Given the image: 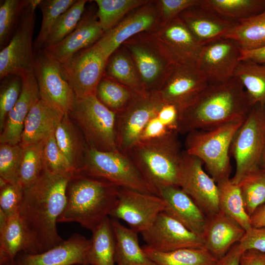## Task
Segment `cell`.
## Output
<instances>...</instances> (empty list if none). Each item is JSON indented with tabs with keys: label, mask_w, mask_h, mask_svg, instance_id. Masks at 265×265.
<instances>
[{
	"label": "cell",
	"mask_w": 265,
	"mask_h": 265,
	"mask_svg": "<svg viewBox=\"0 0 265 265\" xmlns=\"http://www.w3.org/2000/svg\"><path fill=\"white\" fill-rule=\"evenodd\" d=\"M249 216L265 203V172L258 168L245 176L238 184Z\"/></svg>",
	"instance_id": "60d3db41"
},
{
	"label": "cell",
	"mask_w": 265,
	"mask_h": 265,
	"mask_svg": "<svg viewBox=\"0 0 265 265\" xmlns=\"http://www.w3.org/2000/svg\"><path fill=\"white\" fill-rule=\"evenodd\" d=\"M120 187L109 182L75 174L66 189V202L58 222H77L94 231L115 207Z\"/></svg>",
	"instance_id": "3957f363"
},
{
	"label": "cell",
	"mask_w": 265,
	"mask_h": 265,
	"mask_svg": "<svg viewBox=\"0 0 265 265\" xmlns=\"http://www.w3.org/2000/svg\"><path fill=\"white\" fill-rule=\"evenodd\" d=\"M240 56L238 43L223 38L203 46L196 65L209 84L223 82L234 78Z\"/></svg>",
	"instance_id": "d6986e66"
},
{
	"label": "cell",
	"mask_w": 265,
	"mask_h": 265,
	"mask_svg": "<svg viewBox=\"0 0 265 265\" xmlns=\"http://www.w3.org/2000/svg\"><path fill=\"white\" fill-rule=\"evenodd\" d=\"M240 265H265V253L254 250L243 252Z\"/></svg>",
	"instance_id": "11a10c76"
},
{
	"label": "cell",
	"mask_w": 265,
	"mask_h": 265,
	"mask_svg": "<svg viewBox=\"0 0 265 265\" xmlns=\"http://www.w3.org/2000/svg\"><path fill=\"white\" fill-rule=\"evenodd\" d=\"M243 252L239 243H237L218 261L217 265H240V258Z\"/></svg>",
	"instance_id": "db71d44e"
},
{
	"label": "cell",
	"mask_w": 265,
	"mask_h": 265,
	"mask_svg": "<svg viewBox=\"0 0 265 265\" xmlns=\"http://www.w3.org/2000/svg\"><path fill=\"white\" fill-rule=\"evenodd\" d=\"M68 114L81 132L88 147L104 152L118 150L115 135L116 114L95 95L76 98Z\"/></svg>",
	"instance_id": "52a82bcc"
},
{
	"label": "cell",
	"mask_w": 265,
	"mask_h": 265,
	"mask_svg": "<svg viewBox=\"0 0 265 265\" xmlns=\"http://www.w3.org/2000/svg\"><path fill=\"white\" fill-rule=\"evenodd\" d=\"M33 74L40 99L64 114H69L76 98L61 64L43 50L34 51Z\"/></svg>",
	"instance_id": "8fae6325"
},
{
	"label": "cell",
	"mask_w": 265,
	"mask_h": 265,
	"mask_svg": "<svg viewBox=\"0 0 265 265\" xmlns=\"http://www.w3.org/2000/svg\"><path fill=\"white\" fill-rule=\"evenodd\" d=\"M104 33L96 12H84L76 28L68 36L59 43L42 50L61 64L78 52L95 44Z\"/></svg>",
	"instance_id": "7402d4cb"
},
{
	"label": "cell",
	"mask_w": 265,
	"mask_h": 265,
	"mask_svg": "<svg viewBox=\"0 0 265 265\" xmlns=\"http://www.w3.org/2000/svg\"><path fill=\"white\" fill-rule=\"evenodd\" d=\"M200 5L238 22L262 12L265 8V0H201Z\"/></svg>",
	"instance_id": "8d00e7d4"
},
{
	"label": "cell",
	"mask_w": 265,
	"mask_h": 265,
	"mask_svg": "<svg viewBox=\"0 0 265 265\" xmlns=\"http://www.w3.org/2000/svg\"><path fill=\"white\" fill-rule=\"evenodd\" d=\"M224 38L235 41L243 50L265 46V8L258 14L238 22Z\"/></svg>",
	"instance_id": "e575fe53"
},
{
	"label": "cell",
	"mask_w": 265,
	"mask_h": 265,
	"mask_svg": "<svg viewBox=\"0 0 265 265\" xmlns=\"http://www.w3.org/2000/svg\"><path fill=\"white\" fill-rule=\"evenodd\" d=\"M0 189V209L8 216L18 213L24 189L17 183H9Z\"/></svg>",
	"instance_id": "c3c4849f"
},
{
	"label": "cell",
	"mask_w": 265,
	"mask_h": 265,
	"mask_svg": "<svg viewBox=\"0 0 265 265\" xmlns=\"http://www.w3.org/2000/svg\"><path fill=\"white\" fill-rule=\"evenodd\" d=\"M28 0H4L0 3V48L13 37Z\"/></svg>",
	"instance_id": "ee69618b"
},
{
	"label": "cell",
	"mask_w": 265,
	"mask_h": 265,
	"mask_svg": "<svg viewBox=\"0 0 265 265\" xmlns=\"http://www.w3.org/2000/svg\"><path fill=\"white\" fill-rule=\"evenodd\" d=\"M56 142L75 171L81 168L88 146L77 126L68 114H65L54 132Z\"/></svg>",
	"instance_id": "f1b7e54d"
},
{
	"label": "cell",
	"mask_w": 265,
	"mask_h": 265,
	"mask_svg": "<svg viewBox=\"0 0 265 265\" xmlns=\"http://www.w3.org/2000/svg\"><path fill=\"white\" fill-rule=\"evenodd\" d=\"M76 0H41L38 7L42 13L39 34L34 42V51L42 50L48 36L59 17L69 8Z\"/></svg>",
	"instance_id": "7bdbcfd3"
},
{
	"label": "cell",
	"mask_w": 265,
	"mask_h": 265,
	"mask_svg": "<svg viewBox=\"0 0 265 265\" xmlns=\"http://www.w3.org/2000/svg\"><path fill=\"white\" fill-rule=\"evenodd\" d=\"M252 227L265 226V203L259 207L250 216Z\"/></svg>",
	"instance_id": "6f0895ef"
},
{
	"label": "cell",
	"mask_w": 265,
	"mask_h": 265,
	"mask_svg": "<svg viewBox=\"0 0 265 265\" xmlns=\"http://www.w3.org/2000/svg\"><path fill=\"white\" fill-rule=\"evenodd\" d=\"M121 46L130 54L144 90L157 92L175 63L146 32L132 37Z\"/></svg>",
	"instance_id": "30bf717a"
},
{
	"label": "cell",
	"mask_w": 265,
	"mask_h": 265,
	"mask_svg": "<svg viewBox=\"0 0 265 265\" xmlns=\"http://www.w3.org/2000/svg\"><path fill=\"white\" fill-rule=\"evenodd\" d=\"M104 75L123 85L136 94L148 93L143 87L130 54L122 46L108 58Z\"/></svg>",
	"instance_id": "4dcf8cb0"
},
{
	"label": "cell",
	"mask_w": 265,
	"mask_h": 265,
	"mask_svg": "<svg viewBox=\"0 0 265 265\" xmlns=\"http://www.w3.org/2000/svg\"><path fill=\"white\" fill-rule=\"evenodd\" d=\"M142 247L156 265H217L218 261L205 247L160 252L147 245Z\"/></svg>",
	"instance_id": "d6a6232c"
},
{
	"label": "cell",
	"mask_w": 265,
	"mask_h": 265,
	"mask_svg": "<svg viewBox=\"0 0 265 265\" xmlns=\"http://www.w3.org/2000/svg\"><path fill=\"white\" fill-rule=\"evenodd\" d=\"M146 33L174 63L196 64L203 46L179 16Z\"/></svg>",
	"instance_id": "9a60e30c"
},
{
	"label": "cell",
	"mask_w": 265,
	"mask_h": 265,
	"mask_svg": "<svg viewBox=\"0 0 265 265\" xmlns=\"http://www.w3.org/2000/svg\"><path fill=\"white\" fill-rule=\"evenodd\" d=\"M45 140L23 147L17 184L24 189L33 184L44 170L43 151Z\"/></svg>",
	"instance_id": "f35d334b"
},
{
	"label": "cell",
	"mask_w": 265,
	"mask_h": 265,
	"mask_svg": "<svg viewBox=\"0 0 265 265\" xmlns=\"http://www.w3.org/2000/svg\"><path fill=\"white\" fill-rule=\"evenodd\" d=\"M141 234L146 245L158 251L205 247L201 236L190 231L164 212L160 213L153 225Z\"/></svg>",
	"instance_id": "ffe728a7"
},
{
	"label": "cell",
	"mask_w": 265,
	"mask_h": 265,
	"mask_svg": "<svg viewBox=\"0 0 265 265\" xmlns=\"http://www.w3.org/2000/svg\"><path fill=\"white\" fill-rule=\"evenodd\" d=\"M234 77L242 85L252 107H265V63L241 60Z\"/></svg>",
	"instance_id": "1f68e13d"
},
{
	"label": "cell",
	"mask_w": 265,
	"mask_h": 265,
	"mask_svg": "<svg viewBox=\"0 0 265 265\" xmlns=\"http://www.w3.org/2000/svg\"><path fill=\"white\" fill-rule=\"evenodd\" d=\"M21 252L34 254V250L18 212L8 216L6 226L0 231V265H12Z\"/></svg>",
	"instance_id": "83f0119b"
},
{
	"label": "cell",
	"mask_w": 265,
	"mask_h": 265,
	"mask_svg": "<svg viewBox=\"0 0 265 265\" xmlns=\"http://www.w3.org/2000/svg\"><path fill=\"white\" fill-rule=\"evenodd\" d=\"M243 122H230L211 130H194L186 134L185 151L203 162L216 183L230 178L231 143Z\"/></svg>",
	"instance_id": "5b68a950"
},
{
	"label": "cell",
	"mask_w": 265,
	"mask_h": 265,
	"mask_svg": "<svg viewBox=\"0 0 265 265\" xmlns=\"http://www.w3.org/2000/svg\"><path fill=\"white\" fill-rule=\"evenodd\" d=\"M203 164L200 159L183 150L179 187L209 217L219 211L218 190L216 182L204 171Z\"/></svg>",
	"instance_id": "e0dca14e"
},
{
	"label": "cell",
	"mask_w": 265,
	"mask_h": 265,
	"mask_svg": "<svg viewBox=\"0 0 265 265\" xmlns=\"http://www.w3.org/2000/svg\"><path fill=\"white\" fill-rule=\"evenodd\" d=\"M20 96L8 113L0 131V143L20 144L26 118L32 107L40 99L38 86L33 73L21 76Z\"/></svg>",
	"instance_id": "603a6c76"
},
{
	"label": "cell",
	"mask_w": 265,
	"mask_h": 265,
	"mask_svg": "<svg viewBox=\"0 0 265 265\" xmlns=\"http://www.w3.org/2000/svg\"><path fill=\"white\" fill-rule=\"evenodd\" d=\"M165 208V202L159 195L120 188L109 216L125 221L130 228L142 233L153 225Z\"/></svg>",
	"instance_id": "5bb4252c"
},
{
	"label": "cell",
	"mask_w": 265,
	"mask_h": 265,
	"mask_svg": "<svg viewBox=\"0 0 265 265\" xmlns=\"http://www.w3.org/2000/svg\"><path fill=\"white\" fill-rule=\"evenodd\" d=\"M149 0H95L98 9L96 15L105 32L117 25L134 9L146 3Z\"/></svg>",
	"instance_id": "74e56055"
},
{
	"label": "cell",
	"mask_w": 265,
	"mask_h": 265,
	"mask_svg": "<svg viewBox=\"0 0 265 265\" xmlns=\"http://www.w3.org/2000/svg\"><path fill=\"white\" fill-rule=\"evenodd\" d=\"M41 0H28L17 29L8 44L0 52V79L9 75L33 73L32 38L35 9Z\"/></svg>",
	"instance_id": "9c48e42d"
},
{
	"label": "cell",
	"mask_w": 265,
	"mask_h": 265,
	"mask_svg": "<svg viewBox=\"0 0 265 265\" xmlns=\"http://www.w3.org/2000/svg\"><path fill=\"white\" fill-rule=\"evenodd\" d=\"M43 157L45 170L56 174H75L74 168L59 148L54 132L45 140Z\"/></svg>",
	"instance_id": "f6af8a7d"
},
{
	"label": "cell",
	"mask_w": 265,
	"mask_h": 265,
	"mask_svg": "<svg viewBox=\"0 0 265 265\" xmlns=\"http://www.w3.org/2000/svg\"><path fill=\"white\" fill-rule=\"evenodd\" d=\"M107 61L94 44L61 64L65 78L76 98L95 95L98 85L104 75Z\"/></svg>",
	"instance_id": "4fadbf2b"
},
{
	"label": "cell",
	"mask_w": 265,
	"mask_h": 265,
	"mask_svg": "<svg viewBox=\"0 0 265 265\" xmlns=\"http://www.w3.org/2000/svg\"><path fill=\"white\" fill-rule=\"evenodd\" d=\"M245 230L219 210L207 217L202 234L205 247L218 260L243 237Z\"/></svg>",
	"instance_id": "d4e9b609"
},
{
	"label": "cell",
	"mask_w": 265,
	"mask_h": 265,
	"mask_svg": "<svg viewBox=\"0 0 265 265\" xmlns=\"http://www.w3.org/2000/svg\"><path fill=\"white\" fill-rule=\"evenodd\" d=\"M64 115L40 99L26 118L20 144L24 147L45 140L54 132Z\"/></svg>",
	"instance_id": "4316f807"
},
{
	"label": "cell",
	"mask_w": 265,
	"mask_h": 265,
	"mask_svg": "<svg viewBox=\"0 0 265 265\" xmlns=\"http://www.w3.org/2000/svg\"><path fill=\"white\" fill-rule=\"evenodd\" d=\"M77 174L105 181L120 188L159 195L129 156L118 150L104 152L88 147L83 165Z\"/></svg>",
	"instance_id": "8992f818"
},
{
	"label": "cell",
	"mask_w": 265,
	"mask_h": 265,
	"mask_svg": "<svg viewBox=\"0 0 265 265\" xmlns=\"http://www.w3.org/2000/svg\"><path fill=\"white\" fill-rule=\"evenodd\" d=\"M201 0H160L158 3L160 23H165L177 16L184 10L199 4Z\"/></svg>",
	"instance_id": "681fc988"
},
{
	"label": "cell",
	"mask_w": 265,
	"mask_h": 265,
	"mask_svg": "<svg viewBox=\"0 0 265 265\" xmlns=\"http://www.w3.org/2000/svg\"><path fill=\"white\" fill-rule=\"evenodd\" d=\"M180 113V110L176 106L164 103L159 110L157 116L161 123L167 129L178 133Z\"/></svg>",
	"instance_id": "816d5d0a"
},
{
	"label": "cell",
	"mask_w": 265,
	"mask_h": 265,
	"mask_svg": "<svg viewBox=\"0 0 265 265\" xmlns=\"http://www.w3.org/2000/svg\"><path fill=\"white\" fill-rule=\"evenodd\" d=\"M178 16L202 46L224 38L238 23L202 7L200 3L186 9Z\"/></svg>",
	"instance_id": "cb8c5ba5"
},
{
	"label": "cell",
	"mask_w": 265,
	"mask_h": 265,
	"mask_svg": "<svg viewBox=\"0 0 265 265\" xmlns=\"http://www.w3.org/2000/svg\"><path fill=\"white\" fill-rule=\"evenodd\" d=\"M158 194L165 202V212L202 237L207 216L189 195L176 186L162 187Z\"/></svg>",
	"instance_id": "484cf974"
},
{
	"label": "cell",
	"mask_w": 265,
	"mask_h": 265,
	"mask_svg": "<svg viewBox=\"0 0 265 265\" xmlns=\"http://www.w3.org/2000/svg\"><path fill=\"white\" fill-rule=\"evenodd\" d=\"M135 94L128 88L104 75L95 95L105 106L117 113L129 105Z\"/></svg>",
	"instance_id": "ab89813d"
},
{
	"label": "cell",
	"mask_w": 265,
	"mask_h": 265,
	"mask_svg": "<svg viewBox=\"0 0 265 265\" xmlns=\"http://www.w3.org/2000/svg\"><path fill=\"white\" fill-rule=\"evenodd\" d=\"M265 149V107L253 106L236 132L230 153L236 162V184L247 174L260 167Z\"/></svg>",
	"instance_id": "ba28073f"
},
{
	"label": "cell",
	"mask_w": 265,
	"mask_h": 265,
	"mask_svg": "<svg viewBox=\"0 0 265 265\" xmlns=\"http://www.w3.org/2000/svg\"><path fill=\"white\" fill-rule=\"evenodd\" d=\"M171 132L158 118L157 115L153 117L147 123L139 138V141H145L163 136Z\"/></svg>",
	"instance_id": "f5cc1de1"
},
{
	"label": "cell",
	"mask_w": 265,
	"mask_h": 265,
	"mask_svg": "<svg viewBox=\"0 0 265 265\" xmlns=\"http://www.w3.org/2000/svg\"><path fill=\"white\" fill-rule=\"evenodd\" d=\"M115 238L116 265H156L139 244L138 233L111 218Z\"/></svg>",
	"instance_id": "f546056e"
},
{
	"label": "cell",
	"mask_w": 265,
	"mask_h": 265,
	"mask_svg": "<svg viewBox=\"0 0 265 265\" xmlns=\"http://www.w3.org/2000/svg\"><path fill=\"white\" fill-rule=\"evenodd\" d=\"M262 169L264 170V171L265 172V149L264 151L262 161Z\"/></svg>",
	"instance_id": "91938a15"
},
{
	"label": "cell",
	"mask_w": 265,
	"mask_h": 265,
	"mask_svg": "<svg viewBox=\"0 0 265 265\" xmlns=\"http://www.w3.org/2000/svg\"><path fill=\"white\" fill-rule=\"evenodd\" d=\"M238 243L243 252L254 250L265 253V226L252 227L245 231Z\"/></svg>",
	"instance_id": "f907efd6"
},
{
	"label": "cell",
	"mask_w": 265,
	"mask_h": 265,
	"mask_svg": "<svg viewBox=\"0 0 265 265\" xmlns=\"http://www.w3.org/2000/svg\"><path fill=\"white\" fill-rule=\"evenodd\" d=\"M8 216L0 209V231H1L6 226Z\"/></svg>",
	"instance_id": "680465c9"
},
{
	"label": "cell",
	"mask_w": 265,
	"mask_h": 265,
	"mask_svg": "<svg viewBox=\"0 0 265 265\" xmlns=\"http://www.w3.org/2000/svg\"><path fill=\"white\" fill-rule=\"evenodd\" d=\"M164 102L157 92L135 94L129 105L116 113V144L125 154L136 143L148 122L156 116Z\"/></svg>",
	"instance_id": "7c38bea8"
},
{
	"label": "cell",
	"mask_w": 265,
	"mask_h": 265,
	"mask_svg": "<svg viewBox=\"0 0 265 265\" xmlns=\"http://www.w3.org/2000/svg\"><path fill=\"white\" fill-rule=\"evenodd\" d=\"M160 22L158 0H149L130 12L114 26L105 32L95 45L108 60L128 39L152 30Z\"/></svg>",
	"instance_id": "2e32d148"
},
{
	"label": "cell",
	"mask_w": 265,
	"mask_h": 265,
	"mask_svg": "<svg viewBox=\"0 0 265 265\" xmlns=\"http://www.w3.org/2000/svg\"><path fill=\"white\" fill-rule=\"evenodd\" d=\"M91 240L75 234L41 253H19L12 265H87Z\"/></svg>",
	"instance_id": "44dd1931"
},
{
	"label": "cell",
	"mask_w": 265,
	"mask_h": 265,
	"mask_svg": "<svg viewBox=\"0 0 265 265\" xmlns=\"http://www.w3.org/2000/svg\"><path fill=\"white\" fill-rule=\"evenodd\" d=\"M178 134L171 132L159 138L139 141L127 154L158 194L164 187H179L183 150Z\"/></svg>",
	"instance_id": "277c9868"
},
{
	"label": "cell",
	"mask_w": 265,
	"mask_h": 265,
	"mask_svg": "<svg viewBox=\"0 0 265 265\" xmlns=\"http://www.w3.org/2000/svg\"><path fill=\"white\" fill-rule=\"evenodd\" d=\"M219 210L230 217L245 231L252 227L250 216L246 212L243 200L238 184L230 178L217 183Z\"/></svg>",
	"instance_id": "d590c367"
},
{
	"label": "cell",
	"mask_w": 265,
	"mask_h": 265,
	"mask_svg": "<svg viewBox=\"0 0 265 265\" xmlns=\"http://www.w3.org/2000/svg\"><path fill=\"white\" fill-rule=\"evenodd\" d=\"M241 60L265 63V46L252 50L241 49L240 61Z\"/></svg>",
	"instance_id": "9f6ffc18"
},
{
	"label": "cell",
	"mask_w": 265,
	"mask_h": 265,
	"mask_svg": "<svg viewBox=\"0 0 265 265\" xmlns=\"http://www.w3.org/2000/svg\"><path fill=\"white\" fill-rule=\"evenodd\" d=\"M251 108L242 85L236 78L209 84L180 111L177 132L187 134L194 130H209L230 122L244 121Z\"/></svg>",
	"instance_id": "7a4b0ae2"
},
{
	"label": "cell",
	"mask_w": 265,
	"mask_h": 265,
	"mask_svg": "<svg viewBox=\"0 0 265 265\" xmlns=\"http://www.w3.org/2000/svg\"><path fill=\"white\" fill-rule=\"evenodd\" d=\"M73 175L56 174L46 170L24 190L18 214L32 242L34 254L45 251L63 239L57 220L66 202V189Z\"/></svg>",
	"instance_id": "6da1fadb"
},
{
	"label": "cell",
	"mask_w": 265,
	"mask_h": 265,
	"mask_svg": "<svg viewBox=\"0 0 265 265\" xmlns=\"http://www.w3.org/2000/svg\"><path fill=\"white\" fill-rule=\"evenodd\" d=\"M209 84L196 64L175 63L157 90L161 100L180 111Z\"/></svg>",
	"instance_id": "ac0fdd59"
},
{
	"label": "cell",
	"mask_w": 265,
	"mask_h": 265,
	"mask_svg": "<svg viewBox=\"0 0 265 265\" xmlns=\"http://www.w3.org/2000/svg\"><path fill=\"white\" fill-rule=\"evenodd\" d=\"M0 80V131L3 129L8 113L19 98L22 85L21 77L18 75H9Z\"/></svg>",
	"instance_id": "7dc6e473"
},
{
	"label": "cell",
	"mask_w": 265,
	"mask_h": 265,
	"mask_svg": "<svg viewBox=\"0 0 265 265\" xmlns=\"http://www.w3.org/2000/svg\"><path fill=\"white\" fill-rule=\"evenodd\" d=\"M92 233L87 265H116L115 238L111 218L107 217Z\"/></svg>",
	"instance_id": "836d02e7"
},
{
	"label": "cell",
	"mask_w": 265,
	"mask_h": 265,
	"mask_svg": "<svg viewBox=\"0 0 265 265\" xmlns=\"http://www.w3.org/2000/svg\"><path fill=\"white\" fill-rule=\"evenodd\" d=\"M87 1L77 0L59 17L48 36L43 49L59 43L76 28L85 11Z\"/></svg>",
	"instance_id": "b9f144b4"
},
{
	"label": "cell",
	"mask_w": 265,
	"mask_h": 265,
	"mask_svg": "<svg viewBox=\"0 0 265 265\" xmlns=\"http://www.w3.org/2000/svg\"><path fill=\"white\" fill-rule=\"evenodd\" d=\"M22 153L20 144L0 143V177L10 184L17 183Z\"/></svg>",
	"instance_id": "bcb514c9"
}]
</instances>
